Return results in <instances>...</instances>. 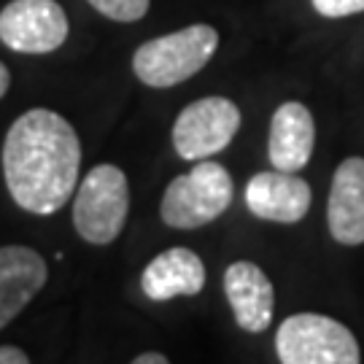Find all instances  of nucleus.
<instances>
[{
  "label": "nucleus",
  "instance_id": "nucleus-1",
  "mask_svg": "<svg viewBox=\"0 0 364 364\" xmlns=\"http://www.w3.org/2000/svg\"><path fill=\"white\" fill-rule=\"evenodd\" d=\"M81 144L70 122L33 108L11 124L3 144V176L19 208L52 216L76 192Z\"/></svg>",
  "mask_w": 364,
  "mask_h": 364
},
{
  "label": "nucleus",
  "instance_id": "nucleus-2",
  "mask_svg": "<svg viewBox=\"0 0 364 364\" xmlns=\"http://www.w3.org/2000/svg\"><path fill=\"white\" fill-rule=\"evenodd\" d=\"M219 49V33L210 25H189L170 36L146 41L132 57V70L146 87L168 90L200 73Z\"/></svg>",
  "mask_w": 364,
  "mask_h": 364
},
{
  "label": "nucleus",
  "instance_id": "nucleus-3",
  "mask_svg": "<svg viewBox=\"0 0 364 364\" xmlns=\"http://www.w3.org/2000/svg\"><path fill=\"white\" fill-rule=\"evenodd\" d=\"M232 176L224 165L200 159L183 176H176L162 195V221L176 230H197L219 219L232 203Z\"/></svg>",
  "mask_w": 364,
  "mask_h": 364
},
{
  "label": "nucleus",
  "instance_id": "nucleus-4",
  "mask_svg": "<svg viewBox=\"0 0 364 364\" xmlns=\"http://www.w3.org/2000/svg\"><path fill=\"white\" fill-rule=\"evenodd\" d=\"M130 213L127 176L117 165L92 168L78 183L73 203V227L92 246L114 243Z\"/></svg>",
  "mask_w": 364,
  "mask_h": 364
},
{
  "label": "nucleus",
  "instance_id": "nucleus-5",
  "mask_svg": "<svg viewBox=\"0 0 364 364\" xmlns=\"http://www.w3.org/2000/svg\"><path fill=\"white\" fill-rule=\"evenodd\" d=\"M275 351L284 364H359L353 332L321 313H297L278 326Z\"/></svg>",
  "mask_w": 364,
  "mask_h": 364
},
{
  "label": "nucleus",
  "instance_id": "nucleus-6",
  "mask_svg": "<svg viewBox=\"0 0 364 364\" xmlns=\"http://www.w3.org/2000/svg\"><path fill=\"white\" fill-rule=\"evenodd\" d=\"M240 130V108L227 97H203L183 108L173 124V149L181 159H208L232 144Z\"/></svg>",
  "mask_w": 364,
  "mask_h": 364
},
{
  "label": "nucleus",
  "instance_id": "nucleus-7",
  "mask_svg": "<svg viewBox=\"0 0 364 364\" xmlns=\"http://www.w3.org/2000/svg\"><path fill=\"white\" fill-rule=\"evenodd\" d=\"M68 14L57 0H11L0 11V41L19 54H49L68 38Z\"/></svg>",
  "mask_w": 364,
  "mask_h": 364
},
{
  "label": "nucleus",
  "instance_id": "nucleus-8",
  "mask_svg": "<svg viewBox=\"0 0 364 364\" xmlns=\"http://www.w3.org/2000/svg\"><path fill=\"white\" fill-rule=\"evenodd\" d=\"M311 186L294 173L270 170L257 173L246 186L248 210L264 221L275 224H297L311 210Z\"/></svg>",
  "mask_w": 364,
  "mask_h": 364
},
{
  "label": "nucleus",
  "instance_id": "nucleus-9",
  "mask_svg": "<svg viewBox=\"0 0 364 364\" xmlns=\"http://www.w3.org/2000/svg\"><path fill=\"white\" fill-rule=\"evenodd\" d=\"M326 224L343 246L364 243V156L343 159L332 176Z\"/></svg>",
  "mask_w": 364,
  "mask_h": 364
},
{
  "label": "nucleus",
  "instance_id": "nucleus-10",
  "mask_svg": "<svg viewBox=\"0 0 364 364\" xmlns=\"http://www.w3.org/2000/svg\"><path fill=\"white\" fill-rule=\"evenodd\" d=\"M224 294L243 332L259 335L273 321L275 291L270 278L254 262H235L224 273Z\"/></svg>",
  "mask_w": 364,
  "mask_h": 364
},
{
  "label": "nucleus",
  "instance_id": "nucleus-11",
  "mask_svg": "<svg viewBox=\"0 0 364 364\" xmlns=\"http://www.w3.org/2000/svg\"><path fill=\"white\" fill-rule=\"evenodd\" d=\"M46 262L27 246L0 248V329L27 308L46 287Z\"/></svg>",
  "mask_w": 364,
  "mask_h": 364
},
{
  "label": "nucleus",
  "instance_id": "nucleus-12",
  "mask_svg": "<svg viewBox=\"0 0 364 364\" xmlns=\"http://www.w3.org/2000/svg\"><path fill=\"white\" fill-rule=\"evenodd\" d=\"M313 146H316V124L311 111L297 100L278 105L270 122V144H267L273 168L297 173L311 162Z\"/></svg>",
  "mask_w": 364,
  "mask_h": 364
},
{
  "label": "nucleus",
  "instance_id": "nucleus-13",
  "mask_svg": "<svg viewBox=\"0 0 364 364\" xmlns=\"http://www.w3.org/2000/svg\"><path fill=\"white\" fill-rule=\"evenodd\" d=\"M205 287V264L189 248H168L146 264L141 289L149 299L165 302L173 297H195Z\"/></svg>",
  "mask_w": 364,
  "mask_h": 364
},
{
  "label": "nucleus",
  "instance_id": "nucleus-14",
  "mask_svg": "<svg viewBox=\"0 0 364 364\" xmlns=\"http://www.w3.org/2000/svg\"><path fill=\"white\" fill-rule=\"evenodd\" d=\"M87 3L114 22H138L151 6V0H87Z\"/></svg>",
  "mask_w": 364,
  "mask_h": 364
},
{
  "label": "nucleus",
  "instance_id": "nucleus-15",
  "mask_svg": "<svg viewBox=\"0 0 364 364\" xmlns=\"http://www.w3.org/2000/svg\"><path fill=\"white\" fill-rule=\"evenodd\" d=\"M313 9L321 16L340 19V16H351V14L364 11V0H313Z\"/></svg>",
  "mask_w": 364,
  "mask_h": 364
},
{
  "label": "nucleus",
  "instance_id": "nucleus-16",
  "mask_svg": "<svg viewBox=\"0 0 364 364\" xmlns=\"http://www.w3.org/2000/svg\"><path fill=\"white\" fill-rule=\"evenodd\" d=\"M30 356H27L22 348L16 346H0V364H27Z\"/></svg>",
  "mask_w": 364,
  "mask_h": 364
},
{
  "label": "nucleus",
  "instance_id": "nucleus-17",
  "mask_svg": "<svg viewBox=\"0 0 364 364\" xmlns=\"http://www.w3.org/2000/svg\"><path fill=\"white\" fill-rule=\"evenodd\" d=\"M135 364H168V356L165 353H141V356H135L132 359Z\"/></svg>",
  "mask_w": 364,
  "mask_h": 364
},
{
  "label": "nucleus",
  "instance_id": "nucleus-18",
  "mask_svg": "<svg viewBox=\"0 0 364 364\" xmlns=\"http://www.w3.org/2000/svg\"><path fill=\"white\" fill-rule=\"evenodd\" d=\"M9 84H11V73H9V68L0 63V97L9 92Z\"/></svg>",
  "mask_w": 364,
  "mask_h": 364
}]
</instances>
